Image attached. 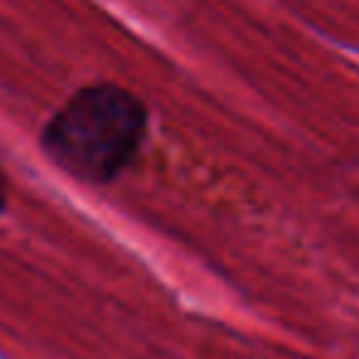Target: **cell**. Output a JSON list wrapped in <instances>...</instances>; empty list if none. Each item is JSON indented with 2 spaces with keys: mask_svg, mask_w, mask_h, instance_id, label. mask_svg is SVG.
Returning <instances> with one entry per match:
<instances>
[{
  "mask_svg": "<svg viewBox=\"0 0 359 359\" xmlns=\"http://www.w3.org/2000/svg\"><path fill=\"white\" fill-rule=\"evenodd\" d=\"M148 138V106L114 81L76 89L40 130L55 168L86 185H111L133 165Z\"/></svg>",
  "mask_w": 359,
  "mask_h": 359,
  "instance_id": "6da1fadb",
  "label": "cell"
},
{
  "mask_svg": "<svg viewBox=\"0 0 359 359\" xmlns=\"http://www.w3.org/2000/svg\"><path fill=\"white\" fill-rule=\"evenodd\" d=\"M8 195H11V187H8V175L6 170H3V165H0V215L6 212L8 207Z\"/></svg>",
  "mask_w": 359,
  "mask_h": 359,
  "instance_id": "7a4b0ae2",
  "label": "cell"
}]
</instances>
